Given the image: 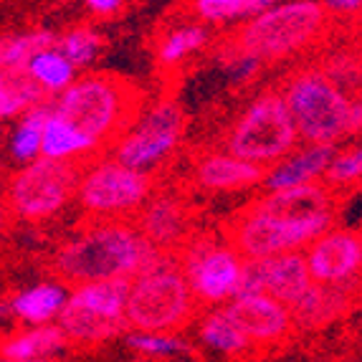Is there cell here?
I'll return each instance as SVG.
<instances>
[{"label":"cell","mask_w":362,"mask_h":362,"mask_svg":"<svg viewBox=\"0 0 362 362\" xmlns=\"http://www.w3.org/2000/svg\"><path fill=\"white\" fill-rule=\"evenodd\" d=\"M327 21L325 3L294 0L259 13L238 36L241 54L256 59H274L302 49L322 30Z\"/></svg>","instance_id":"obj_6"},{"label":"cell","mask_w":362,"mask_h":362,"mask_svg":"<svg viewBox=\"0 0 362 362\" xmlns=\"http://www.w3.org/2000/svg\"><path fill=\"white\" fill-rule=\"evenodd\" d=\"M46 89L30 76L25 69L18 71H3V84H0V115L16 117L25 109H33L41 102Z\"/></svg>","instance_id":"obj_21"},{"label":"cell","mask_w":362,"mask_h":362,"mask_svg":"<svg viewBox=\"0 0 362 362\" xmlns=\"http://www.w3.org/2000/svg\"><path fill=\"white\" fill-rule=\"evenodd\" d=\"M226 312L251 342H276L286 337L294 322L291 309L269 294L233 299L226 307Z\"/></svg>","instance_id":"obj_14"},{"label":"cell","mask_w":362,"mask_h":362,"mask_svg":"<svg viewBox=\"0 0 362 362\" xmlns=\"http://www.w3.org/2000/svg\"><path fill=\"white\" fill-rule=\"evenodd\" d=\"M86 3H89L91 11H97V13H112L119 6V0H86Z\"/></svg>","instance_id":"obj_35"},{"label":"cell","mask_w":362,"mask_h":362,"mask_svg":"<svg viewBox=\"0 0 362 362\" xmlns=\"http://www.w3.org/2000/svg\"><path fill=\"white\" fill-rule=\"evenodd\" d=\"M132 279H112L76 286L59 317V327L76 342H102L122 332L127 322Z\"/></svg>","instance_id":"obj_7"},{"label":"cell","mask_w":362,"mask_h":362,"mask_svg":"<svg viewBox=\"0 0 362 362\" xmlns=\"http://www.w3.org/2000/svg\"><path fill=\"white\" fill-rule=\"evenodd\" d=\"M127 344L132 350L147 352V355H177L185 352L187 344L182 339L173 337V334H160V332H137L129 334Z\"/></svg>","instance_id":"obj_31"},{"label":"cell","mask_w":362,"mask_h":362,"mask_svg":"<svg viewBox=\"0 0 362 362\" xmlns=\"http://www.w3.org/2000/svg\"><path fill=\"white\" fill-rule=\"evenodd\" d=\"M66 302H69L66 289L61 284H54V281H46V284L30 286V289L13 296L11 309L25 325L46 327L51 320H59Z\"/></svg>","instance_id":"obj_20"},{"label":"cell","mask_w":362,"mask_h":362,"mask_svg":"<svg viewBox=\"0 0 362 362\" xmlns=\"http://www.w3.org/2000/svg\"><path fill=\"white\" fill-rule=\"evenodd\" d=\"M251 208L266 216L281 218V221H309V218L334 213V195L332 187H327L325 182L322 185L309 182V185L274 190L256 200Z\"/></svg>","instance_id":"obj_15"},{"label":"cell","mask_w":362,"mask_h":362,"mask_svg":"<svg viewBox=\"0 0 362 362\" xmlns=\"http://www.w3.org/2000/svg\"><path fill=\"white\" fill-rule=\"evenodd\" d=\"M163 256L139 228L102 223L76 235L56 254V272L74 284L134 279Z\"/></svg>","instance_id":"obj_1"},{"label":"cell","mask_w":362,"mask_h":362,"mask_svg":"<svg viewBox=\"0 0 362 362\" xmlns=\"http://www.w3.org/2000/svg\"><path fill=\"white\" fill-rule=\"evenodd\" d=\"M284 99L296 122L299 137L309 145H334V139L350 134L352 102L325 74H299L286 86Z\"/></svg>","instance_id":"obj_4"},{"label":"cell","mask_w":362,"mask_h":362,"mask_svg":"<svg viewBox=\"0 0 362 362\" xmlns=\"http://www.w3.org/2000/svg\"><path fill=\"white\" fill-rule=\"evenodd\" d=\"M334 145H309L304 150L294 152L289 160L274 165L264 180V187L269 193L274 190H284V187H299L309 185L317 177H325L334 160Z\"/></svg>","instance_id":"obj_19"},{"label":"cell","mask_w":362,"mask_h":362,"mask_svg":"<svg viewBox=\"0 0 362 362\" xmlns=\"http://www.w3.org/2000/svg\"><path fill=\"white\" fill-rule=\"evenodd\" d=\"M182 112L175 102H163L152 107L134 129L117 147V163L139 173H150L175 150L182 137Z\"/></svg>","instance_id":"obj_10"},{"label":"cell","mask_w":362,"mask_h":362,"mask_svg":"<svg viewBox=\"0 0 362 362\" xmlns=\"http://www.w3.org/2000/svg\"><path fill=\"white\" fill-rule=\"evenodd\" d=\"M296 122L286 99L266 94L246 109L228 137V152L238 160L269 168L296 147Z\"/></svg>","instance_id":"obj_5"},{"label":"cell","mask_w":362,"mask_h":362,"mask_svg":"<svg viewBox=\"0 0 362 362\" xmlns=\"http://www.w3.org/2000/svg\"><path fill=\"white\" fill-rule=\"evenodd\" d=\"M139 99L132 86L112 76L78 78L61 91L54 115L71 124L91 147L117 137L134 119Z\"/></svg>","instance_id":"obj_2"},{"label":"cell","mask_w":362,"mask_h":362,"mask_svg":"<svg viewBox=\"0 0 362 362\" xmlns=\"http://www.w3.org/2000/svg\"><path fill=\"white\" fill-rule=\"evenodd\" d=\"M150 187V173H139L122 163H104L81 177L78 203L97 216L134 211L145 203Z\"/></svg>","instance_id":"obj_11"},{"label":"cell","mask_w":362,"mask_h":362,"mask_svg":"<svg viewBox=\"0 0 362 362\" xmlns=\"http://www.w3.org/2000/svg\"><path fill=\"white\" fill-rule=\"evenodd\" d=\"M246 3V8H248V13H259V11H264L272 0H243Z\"/></svg>","instance_id":"obj_37"},{"label":"cell","mask_w":362,"mask_h":362,"mask_svg":"<svg viewBox=\"0 0 362 362\" xmlns=\"http://www.w3.org/2000/svg\"><path fill=\"white\" fill-rule=\"evenodd\" d=\"M51 112L49 107H33L25 112L21 124L11 134V155L18 163H36L43 150V127L49 122Z\"/></svg>","instance_id":"obj_22"},{"label":"cell","mask_w":362,"mask_h":362,"mask_svg":"<svg viewBox=\"0 0 362 362\" xmlns=\"http://www.w3.org/2000/svg\"><path fill=\"white\" fill-rule=\"evenodd\" d=\"M325 6L337 8V11H355V8L362 6V0H322Z\"/></svg>","instance_id":"obj_36"},{"label":"cell","mask_w":362,"mask_h":362,"mask_svg":"<svg viewBox=\"0 0 362 362\" xmlns=\"http://www.w3.org/2000/svg\"><path fill=\"white\" fill-rule=\"evenodd\" d=\"M259 61L261 59H256V56L241 54V59L235 61L233 69H230V76H233V78H248L251 74L256 71V69H259Z\"/></svg>","instance_id":"obj_33"},{"label":"cell","mask_w":362,"mask_h":362,"mask_svg":"<svg viewBox=\"0 0 362 362\" xmlns=\"http://www.w3.org/2000/svg\"><path fill=\"white\" fill-rule=\"evenodd\" d=\"M94 150V147L86 142L71 124L56 117L51 112L46 127H43V150L41 157H49V160H71V157L84 155V152Z\"/></svg>","instance_id":"obj_24"},{"label":"cell","mask_w":362,"mask_h":362,"mask_svg":"<svg viewBox=\"0 0 362 362\" xmlns=\"http://www.w3.org/2000/svg\"><path fill=\"white\" fill-rule=\"evenodd\" d=\"M74 69L76 66L59 49H49L33 56L25 71L46 91H66L74 84Z\"/></svg>","instance_id":"obj_26"},{"label":"cell","mask_w":362,"mask_h":362,"mask_svg":"<svg viewBox=\"0 0 362 362\" xmlns=\"http://www.w3.org/2000/svg\"><path fill=\"white\" fill-rule=\"evenodd\" d=\"M269 170L259 168L254 163L238 160L228 152V155H208L203 157L195 168V180L206 190H216V193H230V190H243L251 185H264Z\"/></svg>","instance_id":"obj_18"},{"label":"cell","mask_w":362,"mask_h":362,"mask_svg":"<svg viewBox=\"0 0 362 362\" xmlns=\"http://www.w3.org/2000/svg\"><path fill=\"white\" fill-rule=\"evenodd\" d=\"M362 132V102H352L350 107V134Z\"/></svg>","instance_id":"obj_34"},{"label":"cell","mask_w":362,"mask_h":362,"mask_svg":"<svg viewBox=\"0 0 362 362\" xmlns=\"http://www.w3.org/2000/svg\"><path fill=\"white\" fill-rule=\"evenodd\" d=\"M195 299L206 304L233 299L243 272V256L235 248H218L213 243H190L182 261Z\"/></svg>","instance_id":"obj_12"},{"label":"cell","mask_w":362,"mask_h":362,"mask_svg":"<svg viewBox=\"0 0 362 362\" xmlns=\"http://www.w3.org/2000/svg\"><path fill=\"white\" fill-rule=\"evenodd\" d=\"M99 46H102V38H99L94 30L78 28V30H71L66 38H61L59 51L71 61L74 66H84V64H89V61L97 56Z\"/></svg>","instance_id":"obj_30"},{"label":"cell","mask_w":362,"mask_h":362,"mask_svg":"<svg viewBox=\"0 0 362 362\" xmlns=\"http://www.w3.org/2000/svg\"><path fill=\"white\" fill-rule=\"evenodd\" d=\"M66 339V332L61 327H33L28 332L8 339L3 355L6 360H38V357H46L49 352L64 347Z\"/></svg>","instance_id":"obj_23"},{"label":"cell","mask_w":362,"mask_h":362,"mask_svg":"<svg viewBox=\"0 0 362 362\" xmlns=\"http://www.w3.org/2000/svg\"><path fill=\"white\" fill-rule=\"evenodd\" d=\"M195 8H198L200 18L206 21H228L248 13L243 0H195Z\"/></svg>","instance_id":"obj_32"},{"label":"cell","mask_w":362,"mask_h":362,"mask_svg":"<svg viewBox=\"0 0 362 362\" xmlns=\"http://www.w3.org/2000/svg\"><path fill=\"white\" fill-rule=\"evenodd\" d=\"M334 213H327L309 221H281L266 216L256 208H248L230 233V248H235L243 259H272L279 254H289L296 248L314 243L332 230Z\"/></svg>","instance_id":"obj_8"},{"label":"cell","mask_w":362,"mask_h":362,"mask_svg":"<svg viewBox=\"0 0 362 362\" xmlns=\"http://www.w3.org/2000/svg\"><path fill=\"white\" fill-rule=\"evenodd\" d=\"M362 180V147H350V150L337 152L325 173V185L327 187H344L355 185Z\"/></svg>","instance_id":"obj_29"},{"label":"cell","mask_w":362,"mask_h":362,"mask_svg":"<svg viewBox=\"0 0 362 362\" xmlns=\"http://www.w3.org/2000/svg\"><path fill=\"white\" fill-rule=\"evenodd\" d=\"M264 261V289L269 296L279 299L286 307H294L304 294L314 286L309 261L299 251L279 254Z\"/></svg>","instance_id":"obj_16"},{"label":"cell","mask_w":362,"mask_h":362,"mask_svg":"<svg viewBox=\"0 0 362 362\" xmlns=\"http://www.w3.org/2000/svg\"><path fill=\"white\" fill-rule=\"evenodd\" d=\"M187 226H190V216H187L182 200L170 198V195H160V198L150 200L142 208L137 221L139 233L160 251L185 241Z\"/></svg>","instance_id":"obj_17"},{"label":"cell","mask_w":362,"mask_h":362,"mask_svg":"<svg viewBox=\"0 0 362 362\" xmlns=\"http://www.w3.org/2000/svg\"><path fill=\"white\" fill-rule=\"evenodd\" d=\"M309 272L317 284L362 281V233L329 230L307 251Z\"/></svg>","instance_id":"obj_13"},{"label":"cell","mask_w":362,"mask_h":362,"mask_svg":"<svg viewBox=\"0 0 362 362\" xmlns=\"http://www.w3.org/2000/svg\"><path fill=\"white\" fill-rule=\"evenodd\" d=\"M206 43V30L200 25H185V28L173 30L165 43L160 46V61L163 64H177L180 59H185L187 54L198 51Z\"/></svg>","instance_id":"obj_28"},{"label":"cell","mask_w":362,"mask_h":362,"mask_svg":"<svg viewBox=\"0 0 362 362\" xmlns=\"http://www.w3.org/2000/svg\"><path fill=\"white\" fill-rule=\"evenodd\" d=\"M195 294L177 261L163 254L139 276L132 279L127 304V322L137 332L170 334L185 327L195 312Z\"/></svg>","instance_id":"obj_3"},{"label":"cell","mask_w":362,"mask_h":362,"mask_svg":"<svg viewBox=\"0 0 362 362\" xmlns=\"http://www.w3.org/2000/svg\"><path fill=\"white\" fill-rule=\"evenodd\" d=\"M200 337L208 347L218 352H226V355H238L248 347L251 339L241 332V327L235 325L228 317L226 309H218V312L208 314L203 327H200Z\"/></svg>","instance_id":"obj_25"},{"label":"cell","mask_w":362,"mask_h":362,"mask_svg":"<svg viewBox=\"0 0 362 362\" xmlns=\"http://www.w3.org/2000/svg\"><path fill=\"white\" fill-rule=\"evenodd\" d=\"M56 46V36L49 30H38V33H25V36L6 38L3 41V51H0V64L3 71H18V69H28L33 56L41 51H49Z\"/></svg>","instance_id":"obj_27"},{"label":"cell","mask_w":362,"mask_h":362,"mask_svg":"<svg viewBox=\"0 0 362 362\" xmlns=\"http://www.w3.org/2000/svg\"><path fill=\"white\" fill-rule=\"evenodd\" d=\"M78 185H81V173L76 163L38 157L36 163H28L13 175L8 200L21 218L43 221L66 206Z\"/></svg>","instance_id":"obj_9"},{"label":"cell","mask_w":362,"mask_h":362,"mask_svg":"<svg viewBox=\"0 0 362 362\" xmlns=\"http://www.w3.org/2000/svg\"><path fill=\"white\" fill-rule=\"evenodd\" d=\"M139 362H147V360H139Z\"/></svg>","instance_id":"obj_38"}]
</instances>
